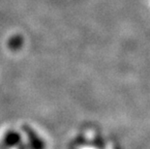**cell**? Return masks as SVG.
Instances as JSON below:
<instances>
[{"label":"cell","instance_id":"7a4b0ae2","mask_svg":"<svg viewBox=\"0 0 150 149\" xmlns=\"http://www.w3.org/2000/svg\"><path fill=\"white\" fill-rule=\"evenodd\" d=\"M2 142L6 147L16 146L21 142V136L16 131H9L5 134Z\"/></svg>","mask_w":150,"mask_h":149},{"label":"cell","instance_id":"3957f363","mask_svg":"<svg viewBox=\"0 0 150 149\" xmlns=\"http://www.w3.org/2000/svg\"><path fill=\"white\" fill-rule=\"evenodd\" d=\"M22 37H21L20 35H15L10 38L8 42V47H10L12 50H18L21 49V47L22 46Z\"/></svg>","mask_w":150,"mask_h":149},{"label":"cell","instance_id":"6da1fadb","mask_svg":"<svg viewBox=\"0 0 150 149\" xmlns=\"http://www.w3.org/2000/svg\"><path fill=\"white\" fill-rule=\"evenodd\" d=\"M22 130H23L24 134L26 135V137L29 141L30 146L34 148H42L45 146L43 141L39 138L34 130L28 125H23L22 126Z\"/></svg>","mask_w":150,"mask_h":149}]
</instances>
